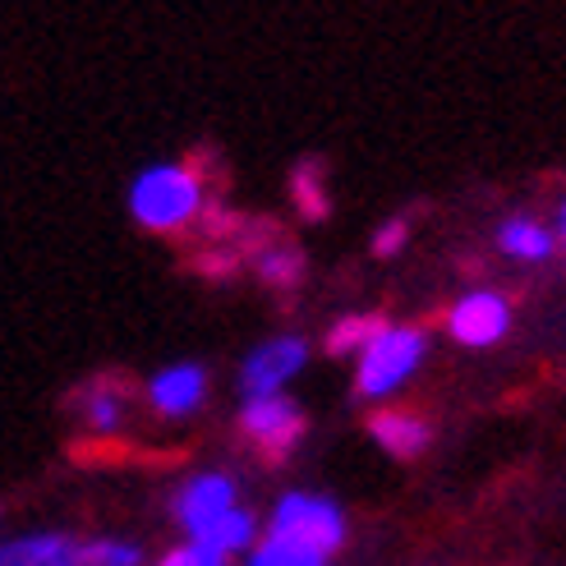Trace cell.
Wrapping results in <instances>:
<instances>
[{"label":"cell","instance_id":"obj_2","mask_svg":"<svg viewBox=\"0 0 566 566\" xmlns=\"http://www.w3.org/2000/svg\"><path fill=\"white\" fill-rule=\"evenodd\" d=\"M268 534L276 539H291L318 557H336L350 539V525H346V512L336 506L332 497L323 493H286L276 506H272V521H268Z\"/></svg>","mask_w":566,"mask_h":566},{"label":"cell","instance_id":"obj_13","mask_svg":"<svg viewBox=\"0 0 566 566\" xmlns=\"http://www.w3.org/2000/svg\"><path fill=\"white\" fill-rule=\"evenodd\" d=\"M78 415L88 429L97 433H116L120 419H125V391L116 382H93L88 391L78 396Z\"/></svg>","mask_w":566,"mask_h":566},{"label":"cell","instance_id":"obj_5","mask_svg":"<svg viewBox=\"0 0 566 566\" xmlns=\"http://www.w3.org/2000/svg\"><path fill=\"white\" fill-rule=\"evenodd\" d=\"M235 506H240L235 479L221 474V470H203V474H193V479L180 484V493L171 502V516H176V525L189 534V539H203V534L212 525H221Z\"/></svg>","mask_w":566,"mask_h":566},{"label":"cell","instance_id":"obj_14","mask_svg":"<svg viewBox=\"0 0 566 566\" xmlns=\"http://www.w3.org/2000/svg\"><path fill=\"white\" fill-rule=\"evenodd\" d=\"M382 327H387V318H378V314H346L327 332V355H355L359 359L382 336Z\"/></svg>","mask_w":566,"mask_h":566},{"label":"cell","instance_id":"obj_3","mask_svg":"<svg viewBox=\"0 0 566 566\" xmlns=\"http://www.w3.org/2000/svg\"><path fill=\"white\" fill-rule=\"evenodd\" d=\"M423 355H429V336L419 327L387 323L378 342L355 359V396H364V401H387L391 391H401L410 382Z\"/></svg>","mask_w":566,"mask_h":566},{"label":"cell","instance_id":"obj_19","mask_svg":"<svg viewBox=\"0 0 566 566\" xmlns=\"http://www.w3.org/2000/svg\"><path fill=\"white\" fill-rule=\"evenodd\" d=\"M231 557H221L212 544H203V539H185L180 548H171L161 562H153V566H226Z\"/></svg>","mask_w":566,"mask_h":566},{"label":"cell","instance_id":"obj_20","mask_svg":"<svg viewBox=\"0 0 566 566\" xmlns=\"http://www.w3.org/2000/svg\"><path fill=\"white\" fill-rule=\"evenodd\" d=\"M406 240H410V221H406V217H391V221L378 226L374 253H378V259H396V253L406 249Z\"/></svg>","mask_w":566,"mask_h":566},{"label":"cell","instance_id":"obj_10","mask_svg":"<svg viewBox=\"0 0 566 566\" xmlns=\"http://www.w3.org/2000/svg\"><path fill=\"white\" fill-rule=\"evenodd\" d=\"M557 235L548 231L544 221H534V217H506L497 226V249L506 253V259H521V263H544L548 253H553Z\"/></svg>","mask_w":566,"mask_h":566},{"label":"cell","instance_id":"obj_18","mask_svg":"<svg viewBox=\"0 0 566 566\" xmlns=\"http://www.w3.org/2000/svg\"><path fill=\"white\" fill-rule=\"evenodd\" d=\"M259 276L268 281V286L291 291V286H300V276H304V259L295 249H268L259 259Z\"/></svg>","mask_w":566,"mask_h":566},{"label":"cell","instance_id":"obj_16","mask_svg":"<svg viewBox=\"0 0 566 566\" xmlns=\"http://www.w3.org/2000/svg\"><path fill=\"white\" fill-rule=\"evenodd\" d=\"M244 566H332V562H327V557H318V553H308V548H300V544H291V539H276V534H263V539L249 548Z\"/></svg>","mask_w":566,"mask_h":566},{"label":"cell","instance_id":"obj_4","mask_svg":"<svg viewBox=\"0 0 566 566\" xmlns=\"http://www.w3.org/2000/svg\"><path fill=\"white\" fill-rule=\"evenodd\" d=\"M304 410L291 401L286 391L281 396H249L240 406V433L263 451L268 461H286L291 451L304 442Z\"/></svg>","mask_w":566,"mask_h":566},{"label":"cell","instance_id":"obj_12","mask_svg":"<svg viewBox=\"0 0 566 566\" xmlns=\"http://www.w3.org/2000/svg\"><path fill=\"white\" fill-rule=\"evenodd\" d=\"M74 539L61 530H42V534H23V539L0 544V566H51Z\"/></svg>","mask_w":566,"mask_h":566},{"label":"cell","instance_id":"obj_21","mask_svg":"<svg viewBox=\"0 0 566 566\" xmlns=\"http://www.w3.org/2000/svg\"><path fill=\"white\" fill-rule=\"evenodd\" d=\"M557 240L566 244V198H562V208H557Z\"/></svg>","mask_w":566,"mask_h":566},{"label":"cell","instance_id":"obj_7","mask_svg":"<svg viewBox=\"0 0 566 566\" xmlns=\"http://www.w3.org/2000/svg\"><path fill=\"white\" fill-rule=\"evenodd\" d=\"M506 327H512V304L497 291H470L451 304L447 314V336L457 346H470V350H484V346H497Z\"/></svg>","mask_w":566,"mask_h":566},{"label":"cell","instance_id":"obj_1","mask_svg":"<svg viewBox=\"0 0 566 566\" xmlns=\"http://www.w3.org/2000/svg\"><path fill=\"white\" fill-rule=\"evenodd\" d=\"M203 212V180L180 161L144 166L129 185V217L144 231H180Z\"/></svg>","mask_w":566,"mask_h":566},{"label":"cell","instance_id":"obj_6","mask_svg":"<svg viewBox=\"0 0 566 566\" xmlns=\"http://www.w3.org/2000/svg\"><path fill=\"white\" fill-rule=\"evenodd\" d=\"M308 364V342L304 336H272V342L253 346L240 364V391L244 401L249 396H281L300 369Z\"/></svg>","mask_w":566,"mask_h":566},{"label":"cell","instance_id":"obj_8","mask_svg":"<svg viewBox=\"0 0 566 566\" xmlns=\"http://www.w3.org/2000/svg\"><path fill=\"white\" fill-rule=\"evenodd\" d=\"M208 401V369L203 364H166L161 374L148 378V406L161 419H185Z\"/></svg>","mask_w":566,"mask_h":566},{"label":"cell","instance_id":"obj_9","mask_svg":"<svg viewBox=\"0 0 566 566\" xmlns=\"http://www.w3.org/2000/svg\"><path fill=\"white\" fill-rule=\"evenodd\" d=\"M369 438L387 451L396 461H415L429 451L433 442V423L423 415H410V410H378L369 415Z\"/></svg>","mask_w":566,"mask_h":566},{"label":"cell","instance_id":"obj_17","mask_svg":"<svg viewBox=\"0 0 566 566\" xmlns=\"http://www.w3.org/2000/svg\"><path fill=\"white\" fill-rule=\"evenodd\" d=\"M295 203H300V212H304L308 221H327L332 198H327V189H323V166H318V161H300V166H295Z\"/></svg>","mask_w":566,"mask_h":566},{"label":"cell","instance_id":"obj_11","mask_svg":"<svg viewBox=\"0 0 566 566\" xmlns=\"http://www.w3.org/2000/svg\"><path fill=\"white\" fill-rule=\"evenodd\" d=\"M51 566H144V548L125 539H88L70 544Z\"/></svg>","mask_w":566,"mask_h":566},{"label":"cell","instance_id":"obj_15","mask_svg":"<svg viewBox=\"0 0 566 566\" xmlns=\"http://www.w3.org/2000/svg\"><path fill=\"white\" fill-rule=\"evenodd\" d=\"M263 534H259V516L249 512V506H235L231 516H226L221 525H212L208 534H203V544H212L221 557H235V553H244L249 557V548L259 544Z\"/></svg>","mask_w":566,"mask_h":566}]
</instances>
